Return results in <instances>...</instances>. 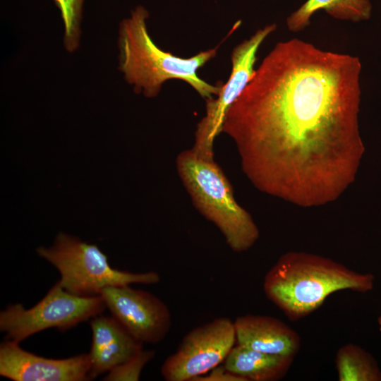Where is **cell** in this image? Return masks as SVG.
<instances>
[{
	"label": "cell",
	"mask_w": 381,
	"mask_h": 381,
	"mask_svg": "<svg viewBox=\"0 0 381 381\" xmlns=\"http://www.w3.org/2000/svg\"><path fill=\"white\" fill-rule=\"evenodd\" d=\"M358 56L297 38L277 43L228 110L222 133L260 191L301 207L337 200L365 152Z\"/></svg>",
	"instance_id": "6da1fadb"
},
{
	"label": "cell",
	"mask_w": 381,
	"mask_h": 381,
	"mask_svg": "<svg viewBox=\"0 0 381 381\" xmlns=\"http://www.w3.org/2000/svg\"><path fill=\"white\" fill-rule=\"evenodd\" d=\"M148 16L147 10L139 6L119 26V68L126 82L133 85L135 92L155 97L166 81L177 79L190 85L205 100L217 96L223 83H209L200 78L198 71L216 56L220 45L241 22L238 21L215 47L183 58L157 46L147 28Z\"/></svg>",
	"instance_id": "7a4b0ae2"
},
{
	"label": "cell",
	"mask_w": 381,
	"mask_h": 381,
	"mask_svg": "<svg viewBox=\"0 0 381 381\" xmlns=\"http://www.w3.org/2000/svg\"><path fill=\"white\" fill-rule=\"evenodd\" d=\"M375 284L370 273H360L330 258L306 252L282 255L266 273L267 298L291 320L306 317L341 290L366 293Z\"/></svg>",
	"instance_id": "3957f363"
},
{
	"label": "cell",
	"mask_w": 381,
	"mask_h": 381,
	"mask_svg": "<svg viewBox=\"0 0 381 381\" xmlns=\"http://www.w3.org/2000/svg\"><path fill=\"white\" fill-rule=\"evenodd\" d=\"M178 174L198 212L213 223L234 252L249 250L260 236L251 215L240 206L233 188L214 160L198 157L191 149L176 160Z\"/></svg>",
	"instance_id": "277c9868"
},
{
	"label": "cell",
	"mask_w": 381,
	"mask_h": 381,
	"mask_svg": "<svg viewBox=\"0 0 381 381\" xmlns=\"http://www.w3.org/2000/svg\"><path fill=\"white\" fill-rule=\"evenodd\" d=\"M37 253L58 270L59 285L79 296H99L108 286L152 284L160 280L154 271L134 273L114 269L97 245L63 232L57 234L52 246L40 247Z\"/></svg>",
	"instance_id": "5b68a950"
},
{
	"label": "cell",
	"mask_w": 381,
	"mask_h": 381,
	"mask_svg": "<svg viewBox=\"0 0 381 381\" xmlns=\"http://www.w3.org/2000/svg\"><path fill=\"white\" fill-rule=\"evenodd\" d=\"M107 308L101 296H79L56 282L45 296L30 309L11 304L0 313V329L6 339L17 342L49 328L67 330L100 315Z\"/></svg>",
	"instance_id": "8992f818"
},
{
	"label": "cell",
	"mask_w": 381,
	"mask_h": 381,
	"mask_svg": "<svg viewBox=\"0 0 381 381\" xmlns=\"http://www.w3.org/2000/svg\"><path fill=\"white\" fill-rule=\"evenodd\" d=\"M276 29L274 23L265 25L234 48L230 76L217 96L205 99V114L196 127L191 150L198 157L214 160V140L222 133L226 113L253 78L260 45Z\"/></svg>",
	"instance_id": "52a82bcc"
},
{
	"label": "cell",
	"mask_w": 381,
	"mask_h": 381,
	"mask_svg": "<svg viewBox=\"0 0 381 381\" xmlns=\"http://www.w3.org/2000/svg\"><path fill=\"white\" fill-rule=\"evenodd\" d=\"M236 344L234 322L216 318L191 329L161 366L167 381L194 380L222 364Z\"/></svg>",
	"instance_id": "ba28073f"
},
{
	"label": "cell",
	"mask_w": 381,
	"mask_h": 381,
	"mask_svg": "<svg viewBox=\"0 0 381 381\" xmlns=\"http://www.w3.org/2000/svg\"><path fill=\"white\" fill-rule=\"evenodd\" d=\"M100 295L111 316L143 344L159 343L169 333V309L152 294L123 286L106 287Z\"/></svg>",
	"instance_id": "9c48e42d"
},
{
	"label": "cell",
	"mask_w": 381,
	"mask_h": 381,
	"mask_svg": "<svg viewBox=\"0 0 381 381\" xmlns=\"http://www.w3.org/2000/svg\"><path fill=\"white\" fill-rule=\"evenodd\" d=\"M90 370L88 353L53 359L28 352L11 339L0 345V375L14 381H86Z\"/></svg>",
	"instance_id": "30bf717a"
},
{
	"label": "cell",
	"mask_w": 381,
	"mask_h": 381,
	"mask_svg": "<svg viewBox=\"0 0 381 381\" xmlns=\"http://www.w3.org/2000/svg\"><path fill=\"white\" fill-rule=\"evenodd\" d=\"M90 324L92 335L88 353L90 380L111 371L143 349V343L112 316L99 315Z\"/></svg>",
	"instance_id": "8fae6325"
},
{
	"label": "cell",
	"mask_w": 381,
	"mask_h": 381,
	"mask_svg": "<svg viewBox=\"0 0 381 381\" xmlns=\"http://www.w3.org/2000/svg\"><path fill=\"white\" fill-rule=\"evenodd\" d=\"M236 344L267 353L295 357L298 334L282 320L269 315L248 314L234 321Z\"/></svg>",
	"instance_id": "7c38bea8"
},
{
	"label": "cell",
	"mask_w": 381,
	"mask_h": 381,
	"mask_svg": "<svg viewBox=\"0 0 381 381\" xmlns=\"http://www.w3.org/2000/svg\"><path fill=\"white\" fill-rule=\"evenodd\" d=\"M294 358L264 353L236 344L223 365L245 381H276L285 376Z\"/></svg>",
	"instance_id": "4fadbf2b"
},
{
	"label": "cell",
	"mask_w": 381,
	"mask_h": 381,
	"mask_svg": "<svg viewBox=\"0 0 381 381\" xmlns=\"http://www.w3.org/2000/svg\"><path fill=\"white\" fill-rule=\"evenodd\" d=\"M319 10H324L335 19L358 23L370 18L372 5L370 0H307L287 18L288 30L292 32L303 30Z\"/></svg>",
	"instance_id": "5bb4252c"
},
{
	"label": "cell",
	"mask_w": 381,
	"mask_h": 381,
	"mask_svg": "<svg viewBox=\"0 0 381 381\" xmlns=\"http://www.w3.org/2000/svg\"><path fill=\"white\" fill-rule=\"evenodd\" d=\"M335 364L339 381H381L377 362L357 344L341 346L337 352Z\"/></svg>",
	"instance_id": "9a60e30c"
},
{
	"label": "cell",
	"mask_w": 381,
	"mask_h": 381,
	"mask_svg": "<svg viewBox=\"0 0 381 381\" xmlns=\"http://www.w3.org/2000/svg\"><path fill=\"white\" fill-rule=\"evenodd\" d=\"M59 8L64 25V44L68 52L75 51L80 44V23L84 0H54Z\"/></svg>",
	"instance_id": "2e32d148"
},
{
	"label": "cell",
	"mask_w": 381,
	"mask_h": 381,
	"mask_svg": "<svg viewBox=\"0 0 381 381\" xmlns=\"http://www.w3.org/2000/svg\"><path fill=\"white\" fill-rule=\"evenodd\" d=\"M155 355L154 351L142 349L131 358L109 371L103 380H139L143 368Z\"/></svg>",
	"instance_id": "e0dca14e"
},
{
	"label": "cell",
	"mask_w": 381,
	"mask_h": 381,
	"mask_svg": "<svg viewBox=\"0 0 381 381\" xmlns=\"http://www.w3.org/2000/svg\"><path fill=\"white\" fill-rule=\"evenodd\" d=\"M194 381H245L242 377L229 371L223 365H219Z\"/></svg>",
	"instance_id": "ac0fdd59"
},
{
	"label": "cell",
	"mask_w": 381,
	"mask_h": 381,
	"mask_svg": "<svg viewBox=\"0 0 381 381\" xmlns=\"http://www.w3.org/2000/svg\"><path fill=\"white\" fill-rule=\"evenodd\" d=\"M377 324H378L379 329L381 332V315L377 318Z\"/></svg>",
	"instance_id": "d6986e66"
}]
</instances>
